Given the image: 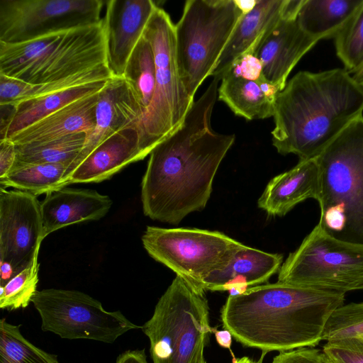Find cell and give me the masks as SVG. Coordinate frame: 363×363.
Listing matches in <instances>:
<instances>
[{
    "label": "cell",
    "instance_id": "cell-1",
    "mask_svg": "<svg viewBox=\"0 0 363 363\" xmlns=\"http://www.w3.org/2000/svg\"><path fill=\"white\" fill-rule=\"evenodd\" d=\"M219 81L213 78L182 125L150 153L141 201L152 220L177 225L207 204L216 172L235 140L234 134L217 133L211 125Z\"/></svg>",
    "mask_w": 363,
    "mask_h": 363
},
{
    "label": "cell",
    "instance_id": "cell-2",
    "mask_svg": "<svg viewBox=\"0 0 363 363\" xmlns=\"http://www.w3.org/2000/svg\"><path fill=\"white\" fill-rule=\"evenodd\" d=\"M345 294L277 282L230 295L223 326L242 345L264 352L315 347Z\"/></svg>",
    "mask_w": 363,
    "mask_h": 363
},
{
    "label": "cell",
    "instance_id": "cell-3",
    "mask_svg": "<svg viewBox=\"0 0 363 363\" xmlns=\"http://www.w3.org/2000/svg\"><path fill=\"white\" fill-rule=\"evenodd\" d=\"M362 113L363 86L345 69L298 72L277 96L272 144L299 161L315 158Z\"/></svg>",
    "mask_w": 363,
    "mask_h": 363
},
{
    "label": "cell",
    "instance_id": "cell-4",
    "mask_svg": "<svg viewBox=\"0 0 363 363\" xmlns=\"http://www.w3.org/2000/svg\"><path fill=\"white\" fill-rule=\"evenodd\" d=\"M319 226L340 240L363 244V116L316 157Z\"/></svg>",
    "mask_w": 363,
    "mask_h": 363
},
{
    "label": "cell",
    "instance_id": "cell-5",
    "mask_svg": "<svg viewBox=\"0 0 363 363\" xmlns=\"http://www.w3.org/2000/svg\"><path fill=\"white\" fill-rule=\"evenodd\" d=\"M108 67L104 20L16 44L0 43V74L30 84Z\"/></svg>",
    "mask_w": 363,
    "mask_h": 363
},
{
    "label": "cell",
    "instance_id": "cell-6",
    "mask_svg": "<svg viewBox=\"0 0 363 363\" xmlns=\"http://www.w3.org/2000/svg\"><path fill=\"white\" fill-rule=\"evenodd\" d=\"M141 329L150 343L153 363H204L210 334L205 293L177 275Z\"/></svg>",
    "mask_w": 363,
    "mask_h": 363
},
{
    "label": "cell",
    "instance_id": "cell-7",
    "mask_svg": "<svg viewBox=\"0 0 363 363\" xmlns=\"http://www.w3.org/2000/svg\"><path fill=\"white\" fill-rule=\"evenodd\" d=\"M244 11L235 0H188L175 24L176 59L194 96L211 74Z\"/></svg>",
    "mask_w": 363,
    "mask_h": 363
},
{
    "label": "cell",
    "instance_id": "cell-8",
    "mask_svg": "<svg viewBox=\"0 0 363 363\" xmlns=\"http://www.w3.org/2000/svg\"><path fill=\"white\" fill-rule=\"evenodd\" d=\"M174 27L169 14L157 6L143 33L151 44L155 63L153 99L138 126L140 146L147 156L182 125L194 101L179 75Z\"/></svg>",
    "mask_w": 363,
    "mask_h": 363
},
{
    "label": "cell",
    "instance_id": "cell-9",
    "mask_svg": "<svg viewBox=\"0 0 363 363\" xmlns=\"http://www.w3.org/2000/svg\"><path fill=\"white\" fill-rule=\"evenodd\" d=\"M278 282L347 293L363 289V244L330 236L318 224L281 264Z\"/></svg>",
    "mask_w": 363,
    "mask_h": 363
},
{
    "label": "cell",
    "instance_id": "cell-10",
    "mask_svg": "<svg viewBox=\"0 0 363 363\" xmlns=\"http://www.w3.org/2000/svg\"><path fill=\"white\" fill-rule=\"evenodd\" d=\"M142 242L155 260L203 293L205 280L224 268L243 245L218 231L155 226L146 228Z\"/></svg>",
    "mask_w": 363,
    "mask_h": 363
},
{
    "label": "cell",
    "instance_id": "cell-11",
    "mask_svg": "<svg viewBox=\"0 0 363 363\" xmlns=\"http://www.w3.org/2000/svg\"><path fill=\"white\" fill-rule=\"evenodd\" d=\"M32 303L41 318V329L68 340L113 343L129 330L141 328L121 311H107L101 303L77 290L37 291Z\"/></svg>",
    "mask_w": 363,
    "mask_h": 363
},
{
    "label": "cell",
    "instance_id": "cell-12",
    "mask_svg": "<svg viewBox=\"0 0 363 363\" xmlns=\"http://www.w3.org/2000/svg\"><path fill=\"white\" fill-rule=\"evenodd\" d=\"M101 0H0V43L16 44L99 23Z\"/></svg>",
    "mask_w": 363,
    "mask_h": 363
},
{
    "label": "cell",
    "instance_id": "cell-13",
    "mask_svg": "<svg viewBox=\"0 0 363 363\" xmlns=\"http://www.w3.org/2000/svg\"><path fill=\"white\" fill-rule=\"evenodd\" d=\"M43 239L37 196L0 187L1 286L38 257Z\"/></svg>",
    "mask_w": 363,
    "mask_h": 363
},
{
    "label": "cell",
    "instance_id": "cell-14",
    "mask_svg": "<svg viewBox=\"0 0 363 363\" xmlns=\"http://www.w3.org/2000/svg\"><path fill=\"white\" fill-rule=\"evenodd\" d=\"M143 116L140 105L124 78L113 77L108 79L99 92L94 128L67 167L63 179L65 186L69 174L98 145L124 128L138 127Z\"/></svg>",
    "mask_w": 363,
    "mask_h": 363
},
{
    "label": "cell",
    "instance_id": "cell-15",
    "mask_svg": "<svg viewBox=\"0 0 363 363\" xmlns=\"http://www.w3.org/2000/svg\"><path fill=\"white\" fill-rule=\"evenodd\" d=\"M157 6L151 0L106 1L103 20L106 64L113 77H123L128 60Z\"/></svg>",
    "mask_w": 363,
    "mask_h": 363
},
{
    "label": "cell",
    "instance_id": "cell-16",
    "mask_svg": "<svg viewBox=\"0 0 363 363\" xmlns=\"http://www.w3.org/2000/svg\"><path fill=\"white\" fill-rule=\"evenodd\" d=\"M318 41L301 29L296 18H282L254 52L262 63L264 79L281 91L291 70Z\"/></svg>",
    "mask_w": 363,
    "mask_h": 363
},
{
    "label": "cell",
    "instance_id": "cell-17",
    "mask_svg": "<svg viewBox=\"0 0 363 363\" xmlns=\"http://www.w3.org/2000/svg\"><path fill=\"white\" fill-rule=\"evenodd\" d=\"M146 156L138 127L124 128L98 145L69 174L66 184L102 182Z\"/></svg>",
    "mask_w": 363,
    "mask_h": 363
},
{
    "label": "cell",
    "instance_id": "cell-18",
    "mask_svg": "<svg viewBox=\"0 0 363 363\" xmlns=\"http://www.w3.org/2000/svg\"><path fill=\"white\" fill-rule=\"evenodd\" d=\"M112 203L108 196L90 189L65 186L49 193L40 203L43 238L65 226L99 220Z\"/></svg>",
    "mask_w": 363,
    "mask_h": 363
},
{
    "label": "cell",
    "instance_id": "cell-19",
    "mask_svg": "<svg viewBox=\"0 0 363 363\" xmlns=\"http://www.w3.org/2000/svg\"><path fill=\"white\" fill-rule=\"evenodd\" d=\"M286 0H258L243 13L220 55L211 76L221 80L235 60L255 52L259 41L283 17Z\"/></svg>",
    "mask_w": 363,
    "mask_h": 363
},
{
    "label": "cell",
    "instance_id": "cell-20",
    "mask_svg": "<svg viewBox=\"0 0 363 363\" xmlns=\"http://www.w3.org/2000/svg\"><path fill=\"white\" fill-rule=\"evenodd\" d=\"M319 191V169L315 158L302 160L291 169L272 178L257 204L269 216H284L308 199L318 200Z\"/></svg>",
    "mask_w": 363,
    "mask_h": 363
},
{
    "label": "cell",
    "instance_id": "cell-21",
    "mask_svg": "<svg viewBox=\"0 0 363 363\" xmlns=\"http://www.w3.org/2000/svg\"><path fill=\"white\" fill-rule=\"evenodd\" d=\"M99 92L66 105L9 139L15 145H23L41 143L79 133L88 135L95 126Z\"/></svg>",
    "mask_w": 363,
    "mask_h": 363
},
{
    "label": "cell",
    "instance_id": "cell-22",
    "mask_svg": "<svg viewBox=\"0 0 363 363\" xmlns=\"http://www.w3.org/2000/svg\"><path fill=\"white\" fill-rule=\"evenodd\" d=\"M280 254L266 252L243 245L222 269L210 275L203 283L204 291L231 290L267 282L281 266Z\"/></svg>",
    "mask_w": 363,
    "mask_h": 363
},
{
    "label": "cell",
    "instance_id": "cell-23",
    "mask_svg": "<svg viewBox=\"0 0 363 363\" xmlns=\"http://www.w3.org/2000/svg\"><path fill=\"white\" fill-rule=\"evenodd\" d=\"M279 89L264 77L253 80L230 74L221 79L218 99L238 116L248 121L273 116Z\"/></svg>",
    "mask_w": 363,
    "mask_h": 363
},
{
    "label": "cell",
    "instance_id": "cell-24",
    "mask_svg": "<svg viewBox=\"0 0 363 363\" xmlns=\"http://www.w3.org/2000/svg\"><path fill=\"white\" fill-rule=\"evenodd\" d=\"M363 4V0H304L297 16L301 29L320 40L335 38Z\"/></svg>",
    "mask_w": 363,
    "mask_h": 363
},
{
    "label": "cell",
    "instance_id": "cell-25",
    "mask_svg": "<svg viewBox=\"0 0 363 363\" xmlns=\"http://www.w3.org/2000/svg\"><path fill=\"white\" fill-rule=\"evenodd\" d=\"M107 81L88 83L18 103L15 106V113L5 138H11L25 128L74 101L99 92Z\"/></svg>",
    "mask_w": 363,
    "mask_h": 363
},
{
    "label": "cell",
    "instance_id": "cell-26",
    "mask_svg": "<svg viewBox=\"0 0 363 363\" xmlns=\"http://www.w3.org/2000/svg\"><path fill=\"white\" fill-rule=\"evenodd\" d=\"M113 77L108 67L96 69L79 74L66 79L41 84H30L0 74V105L18 103L36 97L50 94L68 88L100 81H107Z\"/></svg>",
    "mask_w": 363,
    "mask_h": 363
},
{
    "label": "cell",
    "instance_id": "cell-27",
    "mask_svg": "<svg viewBox=\"0 0 363 363\" xmlns=\"http://www.w3.org/2000/svg\"><path fill=\"white\" fill-rule=\"evenodd\" d=\"M68 166L65 164H30L13 166L0 179L1 187H13L35 196L57 191L65 187L64 177Z\"/></svg>",
    "mask_w": 363,
    "mask_h": 363
},
{
    "label": "cell",
    "instance_id": "cell-28",
    "mask_svg": "<svg viewBox=\"0 0 363 363\" xmlns=\"http://www.w3.org/2000/svg\"><path fill=\"white\" fill-rule=\"evenodd\" d=\"M86 136L85 133H79L41 143L16 145L13 166L54 163L69 167L83 148Z\"/></svg>",
    "mask_w": 363,
    "mask_h": 363
},
{
    "label": "cell",
    "instance_id": "cell-29",
    "mask_svg": "<svg viewBox=\"0 0 363 363\" xmlns=\"http://www.w3.org/2000/svg\"><path fill=\"white\" fill-rule=\"evenodd\" d=\"M123 77L133 90L145 116L155 94V63L151 44L144 35L131 53Z\"/></svg>",
    "mask_w": 363,
    "mask_h": 363
},
{
    "label": "cell",
    "instance_id": "cell-30",
    "mask_svg": "<svg viewBox=\"0 0 363 363\" xmlns=\"http://www.w3.org/2000/svg\"><path fill=\"white\" fill-rule=\"evenodd\" d=\"M0 363H60L57 356L36 347L21 334L20 325L1 318Z\"/></svg>",
    "mask_w": 363,
    "mask_h": 363
},
{
    "label": "cell",
    "instance_id": "cell-31",
    "mask_svg": "<svg viewBox=\"0 0 363 363\" xmlns=\"http://www.w3.org/2000/svg\"><path fill=\"white\" fill-rule=\"evenodd\" d=\"M345 69L354 73L363 64V4L334 38Z\"/></svg>",
    "mask_w": 363,
    "mask_h": 363
},
{
    "label": "cell",
    "instance_id": "cell-32",
    "mask_svg": "<svg viewBox=\"0 0 363 363\" xmlns=\"http://www.w3.org/2000/svg\"><path fill=\"white\" fill-rule=\"evenodd\" d=\"M38 270L36 258L31 264L1 286L0 308L9 311L26 308L37 292Z\"/></svg>",
    "mask_w": 363,
    "mask_h": 363
},
{
    "label": "cell",
    "instance_id": "cell-33",
    "mask_svg": "<svg viewBox=\"0 0 363 363\" xmlns=\"http://www.w3.org/2000/svg\"><path fill=\"white\" fill-rule=\"evenodd\" d=\"M363 336V302L350 303L335 309L328 318L322 340L326 342Z\"/></svg>",
    "mask_w": 363,
    "mask_h": 363
},
{
    "label": "cell",
    "instance_id": "cell-34",
    "mask_svg": "<svg viewBox=\"0 0 363 363\" xmlns=\"http://www.w3.org/2000/svg\"><path fill=\"white\" fill-rule=\"evenodd\" d=\"M329 363H363V337L326 342L323 347Z\"/></svg>",
    "mask_w": 363,
    "mask_h": 363
},
{
    "label": "cell",
    "instance_id": "cell-35",
    "mask_svg": "<svg viewBox=\"0 0 363 363\" xmlns=\"http://www.w3.org/2000/svg\"><path fill=\"white\" fill-rule=\"evenodd\" d=\"M272 363H329L322 350L314 347H303L280 352Z\"/></svg>",
    "mask_w": 363,
    "mask_h": 363
},
{
    "label": "cell",
    "instance_id": "cell-36",
    "mask_svg": "<svg viewBox=\"0 0 363 363\" xmlns=\"http://www.w3.org/2000/svg\"><path fill=\"white\" fill-rule=\"evenodd\" d=\"M226 74L253 80L264 77L262 63L252 51L245 53L235 60L223 75Z\"/></svg>",
    "mask_w": 363,
    "mask_h": 363
},
{
    "label": "cell",
    "instance_id": "cell-37",
    "mask_svg": "<svg viewBox=\"0 0 363 363\" xmlns=\"http://www.w3.org/2000/svg\"><path fill=\"white\" fill-rule=\"evenodd\" d=\"M16 159V145L8 138L0 140V179L5 177Z\"/></svg>",
    "mask_w": 363,
    "mask_h": 363
},
{
    "label": "cell",
    "instance_id": "cell-38",
    "mask_svg": "<svg viewBox=\"0 0 363 363\" xmlns=\"http://www.w3.org/2000/svg\"><path fill=\"white\" fill-rule=\"evenodd\" d=\"M116 363H148L144 350H128L120 354Z\"/></svg>",
    "mask_w": 363,
    "mask_h": 363
},
{
    "label": "cell",
    "instance_id": "cell-39",
    "mask_svg": "<svg viewBox=\"0 0 363 363\" xmlns=\"http://www.w3.org/2000/svg\"><path fill=\"white\" fill-rule=\"evenodd\" d=\"M216 342L218 344L224 348H227L230 350V346L232 343V335L231 333L226 329L223 330H217L214 332Z\"/></svg>",
    "mask_w": 363,
    "mask_h": 363
},
{
    "label": "cell",
    "instance_id": "cell-40",
    "mask_svg": "<svg viewBox=\"0 0 363 363\" xmlns=\"http://www.w3.org/2000/svg\"><path fill=\"white\" fill-rule=\"evenodd\" d=\"M352 75L356 82L363 86V64Z\"/></svg>",
    "mask_w": 363,
    "mask_h": 363
},
{
    "label": "cell",
    "instance_id": "cell-41",
    "mask_svg": "<svg viewBox=\"0 0 363 363\" xmlns=\"http://www.w3.org/2000/svg\"><path fill=\"white\" fill-rule=\"evenodd\" d=\"M262 357L259 361H255L248 357H243L241 358H234L233 363H262Z\"/></svg>",
    "mask_w": 363,
    "mask_h": 363
},
{
    "label": "cell",
    "instance_id": "cell-42",
    "mask_svg": "<svg viewBox=\"0 0 363 363\" xmlns=\"http://www.w3.org/2000/svg\"><path fill=\"white\" fill-rule=\"evenodd\" d=\"M204 363H206V362H205Z\"/></svg>",
    "mask_w": 363,
    "mask_h": 363
},
{
    "label": "cell",
    "instance_id": "cell-43",
    "mask_svg": "<svg viewBox=\"0 0 363 363\" xmlns=\"http://www.w3.org/2000/svg\"><path fill=\"white\" fill-rule=\"evenodd\" d=\"M362 337H363V336H362Z\"/></svg>",
    "mask_w": 363,
    "mask_h": 363
}]
</instances>
